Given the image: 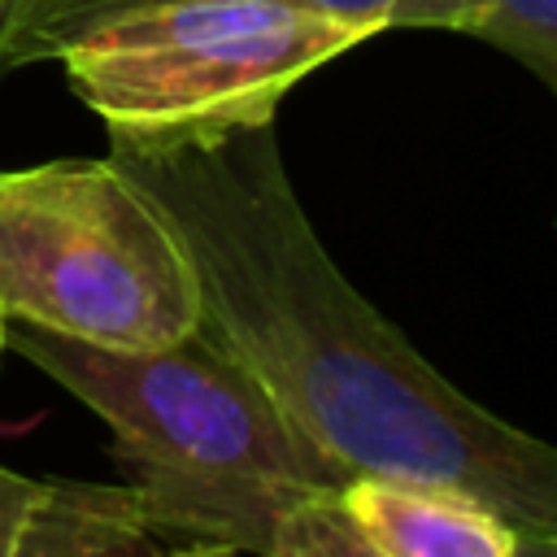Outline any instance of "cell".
Returning <instances> with one entry per match:
<instances>
[{
    "label": "cell",
    "instance_id": "cell-10",
    "mask_svg": "<svg viewBox=\"0 0 557 557\" xmlns=\"http://www.w3.org/2000/svg\"><path fill=\"white\" fill-rule=\"evenodd\" d=\"M30 492H35V479L0 461V557H9V544H13L17 518H22L26 500H30Z\"/></svg>",
    "mask_w": 557,
    "mask_h": 557
},
{
    "label": "cell",
    "instance_id": "cell-3",
    "mask_svg": "<svg viewBox=\"0 0 557 557\" xmlns=\"http://www.w3.org/2000/svg\"><path fill=\"white\" fill-rule=\"evenodd\" d=\"M374 35L287 0H148L78 26L52 61L109 152H157L274 122L300 78Z\"/></svg>",
    "mask_w": 557,
    "mask_h": 557
},
{
    "label": "cell",
    "instance_id": "cell-6",
    "mask_svg": "<svg viewBox=\"0 0 557 557\" xmlns=\"http://www.w3.org/2000/svg\"><path fill=\"white\" fill-rule=\"evenodd\" d=\"M9 557H170L135 496L113 483L35 479Z\"/></svg>",
    "mask_w": 557,
    "mask_h": 557
},
{
    "label": "cell",
    "instance_id": "cell-5",
    "mask_svg": "<svg viewBox=\"0 0 557 557\" xmlns=\"http://www.w3.org/2000/svg\"><path fill=\"white\" fill-rule=\"evenodd\" d=\"M335 505L379 557H509L518 527L470 492L387 474H348Z\"/></svg>",
    "mask_w": 557,
    "mask_h": 557
},
{
    "label": "cell",
    "instance_id": "cell-9",
    "mask_svg": "<svg viewBox=\"0 0 557 557\" xmlns=\"http://www.w3.org/2000/svg\"><path fill=\"white\" fill-rule=\"evenodd\" d=\"M265 557H379V553L357 535V527L344 518L335 496H313L278 522Z\"/></svg>",
    "mask_w": 557,
    "mask_h": 557
},
{
    "label": "cell",
    "instance_id": "cell-8",
    "mask_svg": "<svg viewBox=\"0 0 557 557\" xmlns=\"http://www.w3.org/2000/svg\"><path fill=\"white\" fill-rule=\"evenodd\" d=\"M466 35L513 57L544 87H557V0H474Z\"/></svg>",
    "mask_w": 557,
    "mask_h": 557
},
{
    "label": "cell",
    "instance_id": "cell-2",
    "mask_svg": "<svg viewBox=\"0 0 557 557\" xmlns=\"http://www.w3.org/2000/svg\"><path fill=\"white\" fill-rule=\"evenodd\" d=\"M4 348L109 426V457L157 535L265 557L278 522L348 479L274 396L191 331L165 348H96L4 322Z\"/></svg>",
    "mask_w": 557,
    "mask_h": 557
},
{
    "label": "cell",
    "instance_id": "cell-1",
    "mask_svg": "<svg viewBox=\"0 0 557 557\" xmlns=\"http://www.w3.org/2000/svg\"><path fill=\"white\" fill-rule=\"evenodd\" d=\"M165 213L196 331L239 361L344 474L470 492L518 531H557V453L444 379L331 261L274 122L157 152H109Z\"/></svg>",
    "mask_w": 557,
    "mask_h": 557
},
{
    "label": "cell",
    "instance_id": "cell-4",
    "mask_svg": "<svg viewBox=\"0 0 557 557\" xmlns=\"http://www.w3.org/2000/svg\"><path fill=\"white\" fill-rule=\"evenodd\" d=\"M0 313L96 348H165L196 331L191 261L113 157L0 170Z\"/></svg>",
    "mask_w": 557,
    "mask_h": 557
},
{
    "label": "cell",
    "instance_id": "cell-12",
    "mask_svg": "<svg viewBox=\"0 0 557 557\" xmlns=\"http://www.w3.org/2000/svg\"><path fill=\"white\" fill-rule=\"evenodd\" d=\"M35 4H39V0H0V48L9 44V35L26 22V13H30Z\"/></svg>",
    "mask_w": 557,
    "mask_h": 557
},
{
    "label": "cell",
    "instance_id": "cell-11",
    "mask_svg": "<svg viewBox=\"0 0 557 557\" xmlns=\"http://www.w3.org/2000/svg\"><path fill=\"white\" fill-rule=\"evenodd\" d=\"M509 557H557V531H544V527L518 531V544Z\"/></svg>",
    "mask_w": 557,
    "mask_h": 557
},
{
    "label": "cell",
    "instance_id": "cell-14",
    "mask_svg": "<svg viewBox=\"0 0 557 557\" xmlns=\"http://www.w3.org/2000/svg\"><path fill=\"white\" fill-rule=\"evenodd\" d=\"M0 352H4V313H0Z\"/></svg>",
    "mask_w": 557,
    "mask_h": 557
},
{
    "label": "cell",
    "instance_id": "cell-13",
    "mask_svg": "<svg viewBox=\"0 0 557 557\" xmlns=\"http://www.w3.org/2000/svg\"><path fill=\"white\" fill-rule=\"evenodd\" d=\"M170 557H244V553H235V548H226V544H205V540H187L183 548H174Z\"/></svg>",
    "mask_w": 557,
    "mask_h": 557
},
{
    "label": "cell",
    "instance_id": "cell-7",
    "mask_svg": "<svg viewBox=\"0 0 557 557\" xmlns=\"http://www.w3.org/2000/svg\"><path fill=\"white\" fill-rule=\"evenodd\" d=\"M131 4H148V0H39L0 48V83L35 61H52V48L65 35ZM287 4L348 22H370L374 30H466L474 9V0H287Z\"/></svg>",
    "mask_w": 557,
    "mask_h": 557
}]
</instances>
